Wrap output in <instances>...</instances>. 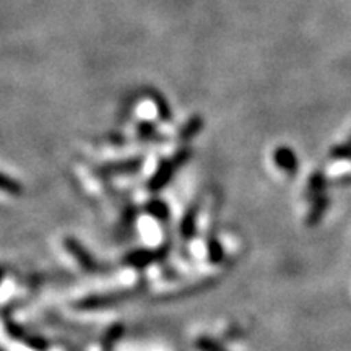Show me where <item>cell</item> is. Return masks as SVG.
Returning <instances> with one entry per match:
<instances>
[{"label":"cell","instance_id":"11","mask_svg":"<svg viewBox=\"0 0 351 351\" xmlns=\"http://www.w3.org/2000/svg\"><path fill=\"white\" fill-rule=\"evenodd\" d=\"M0 191L7 192V194H10V195L19 197V195H21V192H23V187H21V184L16 181V179H13V178H10V176L0 173Z\"/></svg>","mask_w":351,"mask_h":351},{"label":"cell","instance_id":"6","mask_svg":"<svg viewBox=\"0 0 351 351\" xmlns=\"http://www.w3.org/2000/svg\"><path fill=\"white\" fill-rule=\"evenodd\" d=\"M330 186V179L327 178L322 171H315L309 176L307 179V186H306V200L313 199L315 195L324 194L327 192V187Z\"/></svg>","mask_w":351,"mask_h":351},{"label":"cell","instance_id":"5","mask_svg":"<svg viewBox=\"0 0 351 351\" xmlns=\"http://www.w3.org/2000/svg\"><path fill=\"white\" fill-rule=\"evenodd\" d=\"M166 252H168V245H165V247L160 249V251H147V249H140V251L130 252L129 256H127L125 262L132 267H138V269H142V267H147L150 265V263L156 262L158 258L165 257Z\"/></svg>","mask_w":351,"mask_h":351},{"label":"cell","instance_id":"2","mask_svg":"<svg viewBox=\"0 0 351 351\" xmlns=\"http://www.w3.org/2000/svg\"><path fill=\"white\" fill-rule=\"evenodd\" d=\"M307 202H309V212H307V215H306V225L309 228H314V226H317L320 221H322L324 217H326L328 208H330L332 200H330V197H328L327 192H324V194L315 195Z\"/></svg>","mask_w":351,"mask_h":351},{"label":"cell","instance_id":"1","mask_svg":"<svg viewBox=\"0 0 351 351\" xmlns=\"http://www.w3.org/2000/svg\"><path fill=\"white\" fill-rule=\"evenodd\" d=\"M189 158H191V150L184 148V150L176 153L173 160L163 161L150 181L152 191L155 192V191H160V189H163L166 184L171 181V178H173L176 173V169H178L179 166H182L184 163H187Z\"/></svg>","mask_w":351,"mask_h":351},{"label":"cell","instance_id":"8","mask_svg":"<svg viewBox=\"0 0 351 351\" xmlns=\"http://www.w3.org/2000/svg\"><path fill=\"white\" fill-rule=\"evenodd\" d=\"M202 127H204V119H202L200 116H192L191 119L186 122V125L181 129L179 138H181L182 142H189V140H192L197 134H199Z\"/></svg>","mask_w":351,"mask_h":351},{"label":"cell","instance_id":"13","mask_svg":"<svg viewBox=\"0 0 351 351\" xmlns=\"http://www.w3.org/2000/svg\"><path fill=\"white\" fill-rule=\"evenodd\" d=\"M332 160H340V161H351V140L345 143H339L330 150Z\"/></svg>","mask_w":351,"mask_h":351},{"label":"cell","instance_id":"19","mask_svg":"<svg viewBox=\"0 0 351 351\" xmlns=\"http://www.w3.org/2000/svg\"><path fill=\"white\" fill-rule=\"evenodd\" d=\"M0 351H2V350H0Z\"/></svg>","mask_w":351,"mask_h":351},{"label":"cell","instance_id":"4","mask_svg":"<svg viewBox=\"0 0 351 351\" xmlns=\"http://www.w3.org/2000/svg\"><path fill=\"white\" fill-rule=\"evenodd\" d=\"M64 244H65V247H67V251L77 258V262L80 263L83 269L88 271H95L96 269H98V265H96L95 258L91 257V254L88 252L77 239L67 238L64 241Z\"/></svg>","mask_w":351,"mask_h":351},{"label":"cell","instance_id":"7","mask_svg":"<svg viewBox=\"0 0 351 351\" xmlns=\"http://www.w3.org/2000/svg\"><path fill=\"white\" fill-rule=\"evenodd\" d=\"M197 213H199V207H197V205H192V207L186 212V215H184V217H182V221H181V236H182V239L191 241L195 236V231H197Z\"/></svg>","mask_w":351,"mask_h":351},{"label":"cell","instance_id":"9","mask_svg":"<svg viewBox=\"0 0 351 351\" xmlns=\"http://www.w3.org/2000/svg\"><path fill=\"white\" fill-rule=\"evenodd\" d=\"M8 330H10L13 337H21V339H19V340H21L23 343L28 345L29 348H33L36 351H46L47 350V343L43 339H36V337H28V335L25 337L21 328H16V327H12V326H8Z\"/></svg>","mask_w":351,"mask_h":351},{"label":"cell","instance_id":"10","mask_svg":"<svg viewBox=\"0 0 351 351\" xmlns=\"http://www.w3.org/2000/svg\"><path fill=\"white\" fill-rule=\"evenodd\" d=\"M207 257L215 265L221 263L223 258H225V249H223L221 243L217 238H210L207 241Z\"/></svg>","mask_w":351,"mask_h":351},{"label":"cell","instance_id":"18","mask_svg":"<svg viewBox=\"0 0 351 351\" xmlns=\"http://www.w3.org/2000/svg\"><path fill=\"white\" fill-rule=\"evenodd\" d=\"M350 140H351V137H350Z\"/></svg>","mask_w":351,"mask_h":351},{"label":"cell","instance_id":"16","mask_svg":"<svg viewBox=\"0 0 351 351\" xmlns=\"http://www.w3.org/2000/svg\"><path fill=\"white\" fill-rule=\"evenodd\" d=\"M330 184H339V186H351V174L333 179V181H330Z\"/></svg>","mask_w":351,"mask_h":351},{"label":"cell","instance_id":"17","mask_svg":"<svg viewBox=\"0 0 351 351\" xmlns=\"http://www.w3.org/2000/svg\"><path fill=\"white\" fill-rule=\"evenodd\" d=\"M3 275H5V274H3V269H2V267H0V282H2Z\"/></svg>","mask_w":351,"mask_h":351},{"label":"cell","instance_id":"14","mask_svg":"<svg viewBox=\"0 0 351 351\" xmlns=\"http://www.w3.org/2000/svg\"><path fill=\"white\" fill-rule=\"evenodd\" d=\"M195 346L199 351H228L225 346L213 340L212 337H200V339H197Z\"/></svg>","mask_w":351,"mask_h":351},{"label":"cell","instance_id":"12","mask_svg":"<svg viewBox=\"0 0 351 351\" xmlns=\"http://www.w3.org/2000/svg\"><path fill=\"white\" fill-rule=\"evenodd\" d=\"M147 212L150 213L152 217H155L156 219H160V221H166V219L169 218L168 205H166L165 202H161V200L150 202V204L147 205Z\"/></svg>","mask_w":351,"mask_h":351},{"label":"cell","instance_id":"15","mask_svg":"<svg viewBox=\"0 0 351 351\" xmlns=\"http://www.w3.org/2000/svg\"><path fill=\"white\" fill-rule=\"evenodd\" d=\"M152 96H153V99H155L156 108H158V112H160L161 119H165V121L171 119V109H169L168 104H166V101H165L163 98H161L160 95H155V93H153Z\"/></svg>","mask_w":351,"mask_h":351},{"label":"cell","instance_id":"3","mask_svg":"<svg viewBox=\"0 0 351 351\" xmlns=\"http://www.w3.org/2000/svg\"><path fill=\"white\" fill-rule=\"evenodd\" d=\"M274 161L285 174L296 176L298 169H300V161H298L296 153L289 147H278L274 152Z\"/></svg>","mask_w":351,"mask_h":351}]
</instances>
